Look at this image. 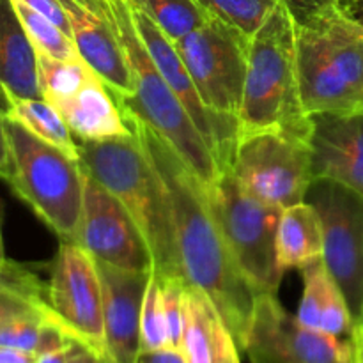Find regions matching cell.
I'll use <instances>...</instances> for the list:
<instances>
[{"label": "cell", "instance_id": "cell-1", "mask_svg": "<svg viewBox=\"0 0 363 363\" xmlns=\"http://www.w3.org/2000/svg\"><path fill=\"white\" fill-rule=\"evenodd\" d=\"M124 119L137 135L169 194L184 280L211 300L241 350L257 293L238 268L213 215L204 186L176 151L147 124L130 116H124Z\"/></svg>", "mask_w": 363, "mask_h": 363}, {"label": "cell", "instance_id": "cell-2", "mask_svg": "<svg viewBox=\"0 0 363 363\" xmlns=\"http://www.w3.org/2000/svg\"><path fill=\"white\" fill-rule=\"evenodd\" d=\"M264 131L311 142L312 116L298 82L296 16L286 2L277 4L248 48L238 140Z\"/></svg>", "mask_w": 363, "mask_h": 363}, {"label": "cell", "instance_id": "cell-3", "mask_svg": "<svg viewBox=\"0 0 363 363\" xmlns=\"http://www.w3.org/2000/svg\"><path fill=\"white\" fill-rule=\"evenodd\" d=\"M80 165L128 209L140 229L160 279L183 277L172 211L158 170L142 149L137 135L108 140H80Z\"/></svg>", "mask_w": 363, "mask_h": 363}, {"label": "cell", "instance_id": "cell-4", "mask_svg": "<svg viewBox=\"0 0 363 363\" xmlns=\"http://www.w3.org/2000/svg\"><path fill=\"white\" fill-rule=\"evenodd\" d=\"M296 66L311 116L363 112V27L337 0L296 18Z\"/></svg>", "mask_w": 363, "mask_h": 363}, {"label": "cell", "instance_id": "cell-5", "mask_svg": "<svg viewBox=\"0 0 363 363\" xmlns=\"http://www.w3.org/2000/svg\"><path fill=\"white\" fill-rule=\"evenodd\" d=\"M110 11L135 84L133 96L113 99L124 116L142 121L160 135L208 188L222 170L188 110L152 62L135 27L130 0H110Z\"/></svg>", "mask_w": 363, "mask_h": 363}, {"label": "cell", "instance_id": "cell-6", "mask_svg": "<svg viewBox=\"0 0 363 363\" xmlns=\"http://www.w3.org/2000/svg\"><path fill=\"white\" fill-rule=\"evenodd\" d=\"M6 133L14 169L9 186L60 240L74 243L84 208L80 160L46 144L11 117H6Z\"/></svg>", "mask_w": 363, "mask_h": 363}, {"label": "cell", "instance_id": "cell-7", "mask_svg": "<svg viewBox=\"0 0 363 363\" xmlns=\"http://www.w3.org/2000/svg\"><path fill=\"white\" fill-rule=\"evenodd\" d=\"M238 268L259 294H279L286 273L277 261V229L284 209L252 197L230 170L204 188Z\"/></svg>", "mask_w": 363, "mask_h": 363}, {"label": "cell", "instance_id": "cell-8", "mask_svg": "<svg viewBox=\"0 0 363 363\" xmlns=\"http://www.w3.org/2000/svg\"><path fill=\"white\" fill-rule=\"evenodd\" d=\"M250 41L216 18L174 41L199 96L218 116L238 121Z\"/></svg>", "mask_w": 363, "mask_h": 363}, {"label": "cell", "instance_id": "cell-9", "mask_svg": "<svg viewBox=\"0 0 363 363\" xmlns=\"http://www.w3.org/2000/svg\"><path fill=\"white\" fill-rule=\"evenodd\" d=\"M230 172L254 199L286 209L305 202L312 176L311 142L284 133H254L238 140Z\"/></svg>", "mask_w": 363, "mask_h": 363}, {"label": "cell", "instance_id": "cell-10", "mask_svg": "<svg viewBox=\"0 0 363 363\" xmlns=\"http://www.w3.org/2000/svg\"><path fill=\"white\" fill-rule=\"evenodd\" d=\"M305 202L321 218L323 262L354 321L363 318V195L332 179H314Z\"/></svg>", "mask_w": 363, "mask_h": 363}, {"label": "cell", "instance_id": "cell-11", "mask_svg": "<svg viewBox=\"0 0 363 363\" xmlns=\"http://www.w3.org/2000/svg\"><path fill=\"white\" fill-rule=\"evenodd\" d=\"M241 350L250 363H353L350 337L328 335L301 325L277 294L255 298Z\"/></svg>", "mask_w": 363, "mask_h": 363}, {"label": "cell", "instance_id": "cell-12", "mask_svg": "<svg viewBox=\"0 0 363 363\" xmlns=\"http://www.w3.org/2000/svg\"><path fill=\"white\" fill-rule=\"evenodd\" d=\"M46 289L53 318L64 332L106 360L103 286L96 259L78 243L60 241Z\"/></svg>", "mask_w": 363, "mask_h": 363}, {"label": "cell", "instance_id": "cell-13", "mask_svg": "<svg viewBox=\"0 0 363 363\" xmlns=\"http://www.w3.org/2000/svg\"><path fill=\"white\" fill-rule=\"evenodd\" d=\"M74 243L105 264L130 272H152L151 252L135 220L119 199L87 172Z\"/></svg>", "mask_w": 363, "mask_h": 363}, {"label": "cell", "instance_id": "cell-14", "mask_svg": "<svg viewBox=\"0 0 363 363\" xmlns=\"http://www.w3.org/2000/svg\"><path fill=\"white\" fill-rule=\"evenodd\" d=\"M131 14H133L135 27H137L140 39L144 41L152 62L160 69L167 84L172 87L179 101L188 110L190 117L194 119L195 126L201 131L202 138L206 140L208 147L211 149L220 170L233 169L234 155L238 145V121L230 117L218 116L211 112L199 96L190 73L184 66L183 59L177 53L174 43L160 30L158 25L130 0Z\"/></svg>", "mask_w": 363, "mask_h": 363}, {"label": "cell", "instance_id": "cell-15", "mask_svg": "<svg viewBox=\"0 0 363 363\" xmlns=\"http://www.w3.org/2000/svg\"><path fill=\"white\" fill-rule=\"evenodd\" d=\"M82 59L99 74L113 98L135 94L130 62L113 25L110 0H60Z\"/></svg>", "mask_w": 363, "mask_h": 363}, {"label": "cell", "instance_id": "cell-16", "mask_svg": "<svg viewBox=\"0 0 363 363\" xmlns=\"http://www.w3.org/2000/svg\"><path fill=\"white\" fill-rule=\"evenodd\" d=\"M103 286V321L108 363H138L140 314L151 272H130L96 261Z\"/></svg>", "mask_w": 363, "mask_h": 363}, {"label": "cell", "instance_id": "cell-17", "mask_svg": "<svg viewBox=\"0 0 363 363\" xmlns=\"http://www.w3.org/2000/svg\"><path fill=\"white\" fill-rule=\"evenodd\" d=\"M312 176L332 179L363 195V112L314 113Z\"/></svg>", "mask_w": 363, "mask_h": 363}, {"label": "cell", "instance_id": "cell-18", "mask_svg": "<svg viewBox=\"0 0 363 363\" xmlns=\"http://www.w3.org/2000/svg\"><path fill=\"white\" fill-rule=\"evenodd\" d=\"M57 112L80 140H108L131 133L119 105L105 82L94 74L77 92L53 99Z\"/></svg>", "mask_w": 363, "mask_h": 363}, {"label": "cell", "instance_id": "cell-19", "mask_svg": "<svg viewBox=\"0 0 363 363\" xmlns=\"http://www.w3.org/2000/svg\"><path fill=\"white\" fill-rule=\"evenodd\" d=\"M0 89L9 98L43 99L38 50L32 45L13 0H0Z\"/></svg>", "mask_w": 363, "mask_h": 363}, {"label": "cell", "instance_id": "cell-20", "mask_svg": "<svg viewBox=\"0 0 363 363\" xmlns=\"http://www.w3.org/2000/svg\"><path fill=\"white\" fill-rule=\"evenodd\" d=\"M303 279V296L298 307V321L315 332L335 337H351L354 319L347 301L335 280L326 269L323 257L300 269Z\"/></svg>", "mask_w": 363, "mask_h": 363}, {"label": "cell", "instance_id": "cell-21", "mask_svg": "<svg viewBox=\"0 0 363 363\" xmlns=\"http://www.w3.org/2000/svg\"><path fill=\"white\" fill-rule=\"evenodd\" d=\"M323 257V227L318 211L308 202L282 211L277 229V261L284 273Z\"/></svg>", "mask_w": 363, "mask_h": 363}, {"label": "cell", "instance_id": "cell-22", "mask_svg": "<svg viewBox=\"0 0 363 363\" xmlns=\"http://www.w3.org/2000/svg\"><path fill=\"white\" fill-rule=\"evenodd\" d=\"M20 318H53L48 289L27 266L0 264V326Z\"/></svg>", "mask_w": 363, "mask_h": 363}, {"label": "cell", "instance_id": "cell-23", "mask_svg": "<svg viewBox=\"0 0 363 363\" xmlns=\"http://www.w3.org/2000/svg\"><path fill=\"white\" fill-rule=\"evenodd\" d=\"M222 321L215 305L199 287H184V333L181 353L186 363H213L216 328Z\"/></svg>", "mask_w": 363, "mask_h": 363}, {"label": "cell", "instance_id": "cell-24", "mask_svg": "<svg viewBox=\"0 0 363 363\" xmlns=\"http://www.w3.org/2000/svg\"><path fill=\"white\" fill-rule=\"evenodd\" d=\"M7 117L18 121L30 133L45 140L46 144L60 149L71 158L80 160L78 144L74 135L64 123L62 116L46 99H20L9 98V112Z\"/></svg>", "mask_w": 363, "mask_h": 363}, {"label": "cell", "instance_id": "cell-25", "mask_svg": "<svg viewBox=\"0 0 363 363\" xmlns=\"http://www.w3.org/2000/svg\"><path fill=\"white\" fill-rule=\"evenodd\" d=\"M131 2L140 7L172 43L197 30L211 20L208 11L197 0H131Z\"/></svg>", "mask_w": 363, "mask_h": 363}, {"label": "cell", "instance_id": "cell-26", "mask_svg": "<svg viewBox=\"0 0 363 363\" xmlns=\"http://www.w3.org/2000/svg\"><path fill=\"white\" fill-rule=\"evenodd\" d=\"M13 4L21 23H23L25 30H27L28 38H30L32 45H34V48L39 53H45V55L57 60L82 59L73 38H69L62 28L57 27L53 21L39 14L38 11L25 6L20 0H13Z\"/></svg>", "mask_w": 363, "mask_h": 363}, {"label": "cell", "instance_id": "cell-27", "mask_svg": "<svg viewBox=\"0 0 363 363\" xmlns=\"http://www.w3.org/2000/svg\"><path fill=\"white\" fill-rule=\"evenodd\" d=\"M38 71L39 87H41L43 99L46 101L73 94L82 85L87 84L94 74H98L84 59L57 60L39 52Z\"/></svg>", "mask_w": 363, "mask_h": 363}, {"label": "cell", "instance_id": "cell-28", "mask_svg": "<svg viewBox=\"0 0 363 363\" xmlns=\"http://www.w3.org/2000/svg\"><path fill=\"white\" fill-rule=\"evenodd\" d=\"M211 18L252 39L280 0H197Z\"/></svg>", "mask_w": 363, "mask_h": 363}, {"label": "cell", "instance_id": "cell-29", "mask_svg": "<svg viewBox=\"0 0 363 363\" xmlns=\"http://www.w3.org/2000/svg\"><path fill=\"white\" fill-rule=\"evenodd\" d=\"M140 347L142 351H162L172 347L167 326L165 307H163L162 282L151 272L145 287L144 303L140 314Z\"/></svg>", "mask_w": 363, "mask_h": 363}, {"label": "cell", "instance_id": "cell-30", "mask_svg": "<svg viewBox=\"0 0 363 363\" xmlns=\"http://www.w3.org/2000/svg\"><path fill=\"white\" fill-rule=\"evenodd\" d=\"M160 282H162L163 307H165L170 344H172L174 350L181 351L184 333V287H186V280H184V277H167V279H160Z\"/></svg>", "mask_w": 363, "mask_h": 363}, {"label": "cell", "instance_id": "cell-31", "mask_svg": "<svg viewBox=\"0 0 363 363\" xmlns=\"http://www.w3.org/2000/svg\"><path fill=\"white\" fill-rule=\"evenodd\" d=\"M9 112V96L0 89V179L11 183L13 179V156L6 133V117Z\"/></svg>", "mask_w": 363, "mask_h": 363}, {"label": "cell", "instance_id": "cell-32", "mask_svg": "<svg viewBox=\"0 0 363 363\" xmlns=\"http://www.w3.org/2000/svg\"><path fill=\"white\" fill-rule=\"evenodd\" d=\"M213 363H241L240 360V346L233 333L227 330L223 321L218 323L215 340V354H213Z\"/></svg>", "mask_w": 363, "mask_h": 363}, {"label": "cell", "instance_id": "cell-33", "mask_svg": "<svg viewBox=\"0 0 363 363\" xmlns=\"http://www.w3.org/2000/svg\"><path fill=\"white\" fill-rule=\"evenodd\" d=\"M20 2H23L25 6H28L30 9L38 11L39 14L48 18V20L53 21L57 27L62 28L69 38H73V34H71L69 20H67V14L66 11H64L60 0H20Z\"/></svg>", "mask_w": 363, "mask_h": 363}, {"label": "cell", "instance_id": "cell-34", "mask_svg": "<svg viewBox=\"0 0 363 363\" xmlns=\"http://www.w3.org/2000/svg\"><path fill=\"white\" fill-rule=\"evenodd\" d=\"M67 362L69 363H108L99 353H96L92 347L80 340L71 337L67 344Z\"/></svg>", "mask_w": 363, "mask_h": 363}, {"label": "cell", "instance_id": "cell-35", "mask_svg": "<svg viewBox=\"0 0 363 363\" xmlns=\"http://www.w3.org/2000/svg\"><path fill=\"white\" fill-rule=\"evenodd\" d=\"M138 363H186V358L179 350L167 347L162 351H142Z\"/></svg>", "mask_w": 363, "mask_h": 363}, {"label": "cell", "instance_id": "cell-36", "mask_svg": "<svg viewBox=\"0 0 363 363\" xmlns=\"http://www.w3.org/2000/svg\"><path fill=\"white\" fill-rule=\"evenodd\" d=\"M280 2H286L287 6L293 9L294 16L300 18V16H303V14L312 13V11L326 6V4L335 2V0H280Z\"/></svg>", "mask_w": 363, "mask_h": 363}, {"label": "cell", "instance_id": "cell-37", "mask_svg": "<svg viewBox=\"0 0 363 363\" xmlns=\"http://www.w3.org/2000/svg\"><path fill=\"white\" fill-rule=\"evenodd\" d=\"M0 363H38V354L13 347H0Z\"/></svg>", "mask_w": 363, "mask_h": 363}, {"label": "cell", "instance_id": "cell-38", "mask_svg": "<svg viewBox=\"0 0 363 363\" xmlns=\"http://www.w3.org/2000/svg\"><path fill=\"white\" fill-rule=\"evenodd\" d=\"M344 14L363 27V0H337Z\"/></svg>", "mask_w": 363, "mask_h": 363}, {"label": "cell", "instance_id": "cell-39", "mask_svg": "<svg viewBox=\"0 0 363 363\" xmlns=\"http://www.w3.org/2000/svg\"><path fill=\"white\" fill-rule=\"evenodd\" d=\"M350 339L353 346V363H363V319L354 323Z\"/></svg>", "mask_w": 363, "mask_h": 363}, {"label": "cell", "instance_id": "cell-40", "mask_svg": "<svg viewBox=\"0 0 363 363\" xmlns=\"http://www.w3.org/2000/svg\"><path fill=\"white\" fill-rule=\"evenodd\" d=\"M38 363H69L67 362V346L62 350L50 351V353L39 354Z\"/></svg>", "mask_w": 363, "mask_h": 363}, {"label": "cell", "instance_id": "cell-41", "mask_svg": "<svg viewBox=\"0 0 363 363\" xmlns=\"http://www.w3.org/2000/svg\"><path fill=\"white\" fill-rule=\"evenodd\" d=\"M2 222H4V201L0 199V264L7 261L6 252H4V241H2Z\"/></svg>", "mask_w": 363, "mask_h": 363}, {"label": "cell", "instance_id": "cell-42", "mask_svg": "<svg viewBox=\"0 0 363 363\" xmlns=\"http://www.w3.org/2000/svg\"><path fill=\"white\" fill-rule=\"evenodd\" d=\"M362 319H363V318H362ZM358 321H360V319H358ZM354 323H357V321H354Z\"/></svg>", "mask_w": 363, "mask_h": 363}]
</instances>
